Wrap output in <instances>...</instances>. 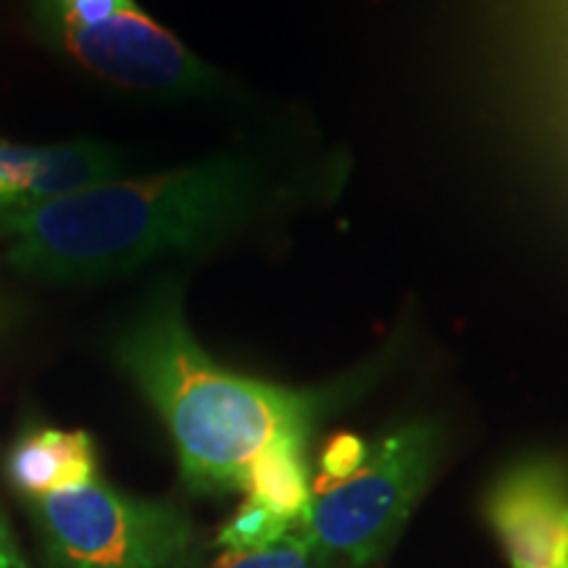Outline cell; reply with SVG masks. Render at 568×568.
Listing matches in <instances>:
<instances>
[{"label":"cell","instance_id":"obj_12","mask_svg":"<svg viewBox=\"0 0 568 568\" xmlns=\"http://www.w3.org/2000/svg\"><path fill=\"white\" fill-rule=\"evenodd\" d=\"M368 447L361 443L358 437L343 435L337 439H332L329 447L324 450L322 456V474L318 479H345L364 464Z\"/></svg>","mask_w":568,"mask_h":568},{"label":"cell","instance_id":"obj_11","mask_svg":"<svg viewBox=\"0 0 568 568\" xmlns=\"http://www.w3.org/2000/svg\"><path fill=\"white\" fill-rule=\"evenodd\" d=\"M311 552H314V545L295 527L280 542L266 545V548L226 550L211 568H314Z\"/></svg>","mask_w":568,"mask_h":568},{"label":"cell","instance_id":"obj_2","mask_svg":"<svg viewBox=\"0 0 568 568\" xmlns=\"http://www.w3.org/2000/svg\"><path fill=\"white\" fill-rule=\"evenodd\" d=\"M122 364L172 432L197 487H245L251 466L282 443H305L316 397L216 366L184 326L172 290L148 303L119 345Z\"/></svg>","mask_w":568,"mask_h":568},{"label":"cell","instance_id":"obj_8","mask_svg":"<svg viewBox=\"0 0 568 568\" xmlns=\"http://www.w3.org/2000/svg\"><path fill=\"white\" fill-rule=\"evenodd\" d=\"M95 453L84 432L40 429L13 447L9 474L13 485L32 495L84 485L92 479Z\"/></svg>","mask_w":568,"mask_h":568},{"label":"cell","instance_id":"obj_10","mask_svg":"<svg viewBox=\"0 0 568 568\" xmlns=\"http://www.w3.org/2000/svg\"><path fill=\"white\" fill-rule=\"evenodd\" d=\"M297 527L293 518L276 514L274 508H268L266 503L253 500L247 497L243 508L234 514V518L219 535V542L226 550H253V548H266V545L280 542L284 535H290Z\"/></svg>","mask_w":568,"mask_h":568},{"label":"cell","instance_id":"obj_3","mask_svg":"<svg viewBox=\"0 0 568 568\" xmlns=\"http://www.w3.org/2000/svg\"><path fill=\"white\" fill-rule=\"evenodd\" d=\"M437 435L408 424L368 447L345 479H316L297 529L314 548L366 564L400 531L435 464Z\"/></svg>","mask_w":568,"mask_h":568},{"label":"cell","instance_id":"obj_5","mask_svg":"<svg viewBox=\"0 0 568 568\" xmlns=\"http://www.w3.org/2000/svg\"><path fill=\"white\" fill-rule=\"evenodd\" d=\"M38 510L67 568H163L187 545V524L174 510L95 479L40 495Z\"/></svg>","mask_w":568,"mask_h":568},{"label":"cell","instance_id":"obj_13","mask_svg":"<svg viewBox=\"0 0 568 568\" xmlns=\"http://www.w3.org/2000/svg\"><path fill=\"white\" fill-rule=\"evenodd\" d=\"M0 568H27L24 558H21L19 548L13 545L9 529L3 527V521H0Z\"/></svg>","mask_w":568,"mask_h":568},{"label":"cell","instance_id":"obj_7","mask_svg":"<svg viewBox=\"0 0 568 568\" xmlns=\"http://www.w3.org/2000/svg\"><path fill=\"white\" fill-rule=\"evenodd\" d=\"M126 166L103 142L51 148L0 145V209H24L109 182Z\"/></svg>","mask_w":568,"mask_h":568},{"label":"cell","instance_id":"obj_6","mask_svg":"<svg viewBox=\"0 0 568 568\" xmlns=\"http://www.w3.org/2000/svg\"><path fill=\"white\" fill-rule=\"evenodd\" d=\"M487 521L514 568H568V474L550 460L510 468L487 497Z\"/></svg>","mask_w":568,"mask_h":568},{"label":"cell","instance_id":"obj_1","mask_svg":"<svg viewBox=\"0 0 568 568\" xmlns=\"http://www.w3.org/2000/svg\"><path fill=\"white\" fill-rule=\"evenodd\" d=\"M261 182L251 163L211 159L195 166L109 180L53 201L0 209L9 264L48 282L130 274L169 253L216 243L251 216Z\"/></svg>","mask_w":568,"mask_h":568},{"label":"cell","instance_id":"obj_4","mask_svg":"<svg viewBox=\"0 0 568 568\" xmlns=\"http://www.w3.org/2000/svg\"><path fill=\"white\" fill-rule=\"evenodd\" d=\"M40 30L84 69L140 92H193L211 71L134 0H34Z\"/></svg>","mask_w":568,"mask_h":568},{"label":"cell","instance_id":"obj_9","mask_svg":"<svg viewBox=\"0 0 568 568\" xmlns=\"http://www.w3.org/2000/svg\"><path fill=\"white\" fill-rule=\"evenodd\" d=\"M247 497L276 514L301 521L311 503V481L303 464V443H282L266 450L247 471Z\"/></svg>","mask_w":568,"mask_h":568}]
</instances>
